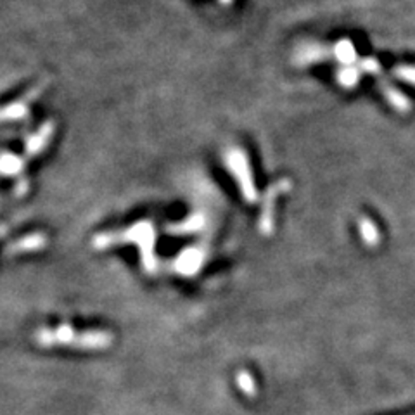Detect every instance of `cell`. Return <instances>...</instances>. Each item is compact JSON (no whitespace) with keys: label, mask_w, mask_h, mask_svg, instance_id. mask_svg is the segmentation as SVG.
Here are the masks:
<instances>
[{"label":"cell","mask_w":415,"mask_h":415,"mask_svg":"<svg viewBox=\"0 0 415 415\" xmlns=\"http://www.w3.org/2000/svg\"><path fill=\"white\" fill-rule=\"evenodd\" d=\"M155 227L149 222H138L133 227H130L128 230H121V232H107V234H99L94 237L92 244L95 249H106L109 246L118 244V242H136L140 248V261L142 268H144L148 274H152L157 268V260L155 255Z\"/></svg>","instance_id":"6da1fadb"},{"label":"cell","mask_w":415,"mask_h":415,"mask_svg":"<svg viewBox=\"0 0 415 415\" xmlns=\"http://www.w3.org/2000/svg\"><path fill=\"white\" fill-rule=\"evenodd\" d=\"M80 334L76 332L71 325L61 324L57 327H44L37 329L35 332V341L42 348H52V346H69L76 344Z\"/></svg>","instance_id":"7a4b0ae2"},{"label":"cell","mask_w":415,"mask_h":415,"mask_svg":"<svg viewBox=\"0 0 415 415\" xmlns=\"http://www.w3.org/2000/svg\"><path fill=\"white\" fill-rule=\"evenodd\" d=\"M203 261H205V251L201 248H187L175 260L173 268L182 275H194L203 267Z\"/></svg>","instance_id":"3957f363"},{"label":"cell","mask_w":415,"mask_h":415,"mask_svg":"<svg viewBox=\"0 0 415 415\" xmlns=\"http://www.w3.org/2000/svg\"><path fill=\"white\" fill-rule=\"evenodd\" d=\"M111 343H113V334L107 330H85V332H80L75 348L106 349Z\"/></svg>","instance_id":"277c9868"},{"label":"cell","mask_w":415,"mask_h":415,"mask_svg":"<svg viewBox=\"0 0 415 415\" xmlns=\"http://www.w3.org/2000/svg\"><path fill=\"white\" fill-rule=\"evenodd\" d=\"M47 244V237L44 234H30V236L21 237V239L11 242L7 246L6 253L7 255H19V253H28V251H37L42 249Z\"/></svg>","instance_id":"5b68a950"},{"label":"cell","mask_w":415,"mask_h":415,"mask_svg":"<svg viewBox=\"0 0 415 415\" xmlns=\"http://www.w3.org/2000/svg\"><path fill=\"white\" fill-rule=\"evenodd\" d=\"M205 225V218L201 215H194V217H189L187 220L180 222V224L170 225L168 227V232L173 234V236H180V234H192L196 230H199Z\"/></svg>","instance_id":"8992f818"},{"label":"cell","mask_w":415,"mask_h":415,"mask_svg":"<svg viewBox=\"0 0 415 415\" xmlns=\"http://www.w3.org/2000/svg\"><path fill=\"white\" fill-rule=\"evenodd\" d=\"M23 163L13 155H0V173L2 175H18L21 172Z\"/></svg>","instance_id":"52a82bcc"},{"label":"cell","mask_w":415,"mask_h":415,"mask_svg":"<svg viewBox=\"0 0 415 415\" xmlns=\"http://www.w3.org/2000/svg\"><path fill=\"white\" fill-rule=\"evenodd\" d=\"M236 380H237V386L241 387L242 393L248 395V397H255V395H256V384H255V380H253L251 374H249V372H246V371L237 372Z\"/></svg>","instance_id":"ba28073f"}]
</instances>
